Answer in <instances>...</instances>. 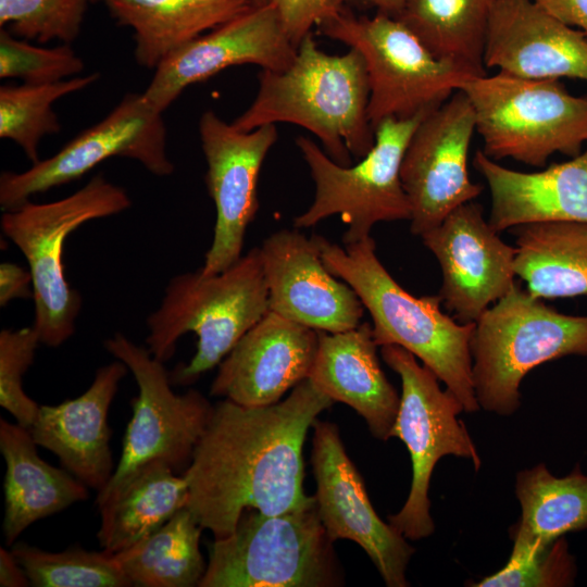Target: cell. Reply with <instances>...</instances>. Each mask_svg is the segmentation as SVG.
Segmentation results:
<instances>
[{
    "instance_id": "obj_23",
    "label": "cell",
    "mask_w": 587,
    "mask_h": 587,
    "mask_svg": "<svg viewBox=\"0 0 587 587\" xmlns=\"http://www.w3.org/2000/svg\"><path fill=\"white\" fill-rule=\"evenodd\" d=\"M473 166L488 185V223L498 233L537 222L587 223V149L529 173L508 168L477 150Z\"/></svg>"
},
{
    "instance_id": "obj_9",
    "label": "cell",
    "mask_w": 587,
    "mask_h": 587,
    "mask_svg": "<svg viewBox=\"0 0 587 587\" xmlns=\"http://www.w3.org/2000/svg\"><path fill=\"white\" fill-rule=\"evenodd\" d=\"M315 28L361 53L373 129L386 118L405 120L434 111L475 76L435 57L402 22L380 12L357 16L344 8Z\"/></svg>"
},
{
    "instance_id": "obj_39",
    "label": "cell",
    "mask_w": 587,
    "mask_h": 587,
    "mask_svg": "<svg viewBox=\"0 0 587 587\" xmlns=\"http://www.w3.org/2000/svg\"><path fill=\"white\" fill-rule=\"evenodd\" d=\"M33 298V280L29 271L11 262L0 265V305L5 307L17 298Z\"/></svg>"
},
{
    "instance_id": "obj_10",
    "label": "cell",
    "mask_w": 587,
    "mask_h": 587,
    "mask_svg": "<svg viewBox=\"0 0 587 587\" xmlns=\"http://www.w3.org/2000/svg\"><path fill=\"white\" fill-rule=\"evenodd\" d=\"M427 114L382 121L374 129L372 149L349 166L336 163L312 139L298 137L296 145L310 170L315 193L311 205L295 217V227H312L339 215L348 226L342 242L349 245L370 237L379 222L410 221L411 204L400 167L413 133Z\"/></svg>"
},
{
    "instance_id": "obj_26",
    "label": "cell",
    "mask_w": 587,
    "mask_h": 587,
    "mask_svg": "<svg viewBox=\"0 0 587 587\" xmlns=\"http://www.w3.org/2000/svg\"><path fill=\"white\" fill-rule=\"evenodd\" d=\"M134 30L135 59L155 70L168 55L249 10L251 0H103Z\"/></svg>"
},
{
    "instance_id": "obj_27",
    "label": "cell",
    "mask_w": 587,
    "mask_h": 587,
    "mask_svg": "<svg viewBox=\"0 0 587 587\" xmlns=\"http://www.w3.org/2000/svg\"><path fill=\"white\" fill-rule=\"evenodd\" d=\"M188 500L184 475L162 461L147 463L98 504L100 546L109 554L130 547L187 507Z\"/></svg>"
},
{
    "instance_id": "obj_16",
    "label": "cell",
    "mask_w": 587,
    "mask_h": 587,
    "mask_svg": "<svg viewBox=\"0 0 587 587\" xmlns=\"http://www.w3.org/2000/svg\"><path fill=\"white\" fill-rule=\"evenodd\" d=\"M312 444L314 497L329 540L354 541L366 552L388 587L409 586L405 573L415 549L375 512L338 427L316 420Z\"/></svg>"
},
{
    "instance_id": "obj_35",
    "label": "cell",
    "mask_w": 587,
    "mask_h": 587,
    "mask_svg": "<svg viewBox=\"0 0 587 587\" xmlns=\"http://www.w3.org/2000/svg\"><path fill=\"white\" fill-rule=\"evenodd\" d=\"M84 67L70 43L37 47L0 29L1 78H18L29 85L53 84L77 76Z\"/></svg>"
},
{
    "instance_id": "obj_8",
    "label": "cell",
    "mask_w": 587,
    "mask_h": 587,
    "mask_svg": "<svg viewBox=\"0 0 587 587\" xmlns=\"http://www.w3.org/2000/svg\"><path fill=\"white\" fill-rule=\"evenodd\" d=\"M342 583L316 500L266 515L249 509L235 530L214 538L199 587H329Z\"/></svg>"
},
{
    "instance_id": "obj_1",
    "label": "cell",
    "mask_w": 587,
    "mask_h": 587,
    "mask_svg": "<svg viewBox=\"0 0 587 587\" xmlns=\"http://www.w3.org/2000/svg\"><path fill=\"white\" fill-rule=\"evenodd\" d=\"M333 402L310 378L270 405L217 402L183 474L199 525L223 538L246 510L275 515L313 503L303 490V445Z\"/></svg>"
},
{
    "instance_id": "obj_6",
    "label": "cell",
    "mask_w": 587,
    "mask_h": 587,
    "mask_svg": "<svg viewBox=\"0 0 587 587\" xmlns=\"http://www.w3.org/2000/svg\"><path fill=\"white\" fill-rule=\"evenodd\" d=\"M469 98L490 159L542 167L554 153L575 157L587 142V98L559 79H529L498 72L467 78Z\"/></svg>"
},
{
    "instance_id": "obj_36",
    "label": "cell",
    "mask_w": 587,
    "mask_h": 587,
    "mask_svg": "<svg viewBox=\"0 0 587 587\" xmlns=\"http://www.w3.org/2000/svg\"><path fill=\"white\" fill-rule=\"evenodd\" d=\"M576 563L561 537L532 553L511 552L498 572L469 586L475 587H564L574 585Z\"/></svg>"
},
{
    "instance_id": "obj_2",
    "label": "cell",
    "mask_w": 587,
    "mask_h": 587,
    "mask_svg": "<svg viewBox=\"0 0 587 587\" xmlns=\"http://www.w3.org/2000/svg\"><path fill=\"white\" fill-rule=\"evenodd\" d=\"M257 95L232 123L242 132L290 123L315 135L336 163L349 166L350 154L362 159L373 147L369 120L370 87L364 60L355 49L344 54L322 51L313 33L284 71L261 70Z\"/></svg>"
},
{
    "instance_id": "obj_28",
    "label": "cell",
    "mask_w": 587,
    "mask_h": 587,
    "mask_svg": "<svg viewBox=\"0 0 587 587\" xmlns=\"http://www.w3.org/2000/svg\"><path fill=\"white\" fill-rule=\"evenodd\" d=\"M520 521L510 529L512 552L532 553L573 532L587 529V475L579 466L552 475L544 463L516 474Z\"/></svg>"
},
{
    "instance_id": "obj_34",
    "label": "cell",
    "mask_w": 587,
    "mask_h": 587,
    "mask_svg": "<svg viewBox=\"0 0 587 587\" xmlns=\"http://www.w3.org/2000/svg\"><path fill=\"white\" fill-rule=\"evenodd\" d=\"M88 1L0 0V26L27 41L71 43L80 33Z\"/></svg>"
},
{
    "instance_id": "obj_25",
    "label": "cell",
    "mask_w": 587,
    "mask_h": 587,
    "mask_svg": "<svg viewBox=\"0 0 587 587\" xmlns=\"http://www.w3.org/2000/svg\"><path fill=\"white\" fill-rule=\"evenodd\" d=\"M28 428L0 420V451L5 462L3 536L8 546L33 523L88 498L87 486L37 453Z\"/></svg>"
},
{
    "instance_id": "obj_42",
    "label": "cell",
    "mask_w": 587,
    "mask_h": 587,
    "mask_svg": "<svg viewBox=\"0 0 587 587\" xmlns=\"http://www.w3.org/2000/svg\"><path fill=\"white\" fill-rule=\"evenodd\" d=\"M340 1L344 4L346 2H352V1L363 2V3L374 7L377 10V12L395 17L401 11L405 0H340Z\"/></svg>"
},
{
    "instance_id": "obj_18",
    "label": "cell",
    "mask_w": 587,
    "mask_h": 587,
    "mask_svg": "<svg viewBox=\"0 0 587 587\" xmlns=\"http://www.w3.org/2000/svg\"><path fill=\"white\" fill-rule=\"evenodd\" d=\"M296 55L297 48L286 35L278 10L271 1L251 7L173 52L154 70L141 93L163 113L187 87L227 67L254 64L279 72L287 70Z\"/></svg>"
},
{
    "instance_id": "obj_7",
    "label": "cell",
    "mask_w": 587,
    "mask_h": 587,
    "mask_svg": "<svg viewBox=\"0 0 587 587\" xmlns=\"http://www.w3.org/2000/svg\"><path fill=\"white\" fill-rule=\"evenodd\" d=\"M130 207L127 192L93 176L84 187L60 200L3 211L1 229L25 257L33 280L34 328L40 342L59 347L75 332L82 297L65 276L63 249L71 233L86 222L118 214Z\"/></svg>"
},
{
    "instance_id": "obj_40",
    "label": "cell",
    "mask_w": 587,
    "mask_h": 587,
    "mask_svg": "<svg viewBox=\"0 0 587 587\" xmlns=\"http://www.w3.org/2000/svg\"><path fill=\"white\" fill-rule=\"evenodd\" d=\"M562 23L577 28L587 37V0H533Z\"/></svg>"
},
{
    "instance_id": "obj_12",
    "label": "cell",
    "mask_w": 587,
    "mask_h": 587,
    "mask_svg": "<svg viewBox=\"0 0 587 587\" xmlns=\"http://www.w3.org/2000/svg\"><path fill=\"white\" fill-rule=\"evenodd\" d=\"M104 347L133 373L139 394L133 402L120 462L98 491L97 505L147 463L162 461L174 471L186 470L214 407L198 390L175 394L163 362L123 334L108 338Z\"/></svg>"
},
{
    "instance_id": "obj_13",
    "label": "cell",
    "mask_w": 587,
    "mask_h": 587,
    "mask_svg": "<svg viewBox=\"0 0 587 587\" xmlns=\"http://www.w3.org/2000/svg\"><path fill=\"white\" fill-rule=\"evenodd\" d=\"M114 157L138 161L150 173L167 176L174 165L166 152L162 112L142 93H128L100 122L83 130L55 154L24 172H2L0 207L13 210L30 197L76 180Z\"/></svg>"
},
{
    "instance_id": "obj_43",
    "label": "cell",
    "mask_w": 587,
    "mask_h": 587,
    "mask_svg": "<svg viewBox=\"0 0 587 587\" xmlns=\"http://www.w3.org/2000/svg\"><path fill=\"white\" fill-rule=\"evenodd\" d=\"M272 0H251V3L252 5L254 7H260V5H264L268 2H271Z\"/></svg>"
},
{
    "instance_id": "obj_24",
    "label": "cell",
    "mask_w": 587,
    "mask_h": 587,
    "mask_svg": "<svg viewBox=\"0 0 587 587\" xmlns=\"http://www.w3.org/2000/svg\"><path fill=\"white\" fill-rule=\"evenodd\" d=\"M377 347L367 322L345 332H319L309 378L334 402H342L360 414L375 438L387 440L400 397L379 365Z\"/></svg>"
},
{
    "instance_id": "obj_3",
    "label": "cell",
    "mask_w": 587,
    "mask_h": 587,
    "mask_svg": "<svg viewBox=\"0 0 587 587\" xmlns=\"http://www.w3.org/2000/svg\"><path fill=\"white\" fill-rule=\"evenodd\" d=\"M327 270L359 296L373 321L377 346L410 351L445 383L465 412L479 410L473 385L474 324H462L441 309L436 296L414 297L388 273L370 236L341 247L316 235Z\"/></svg>"
},
{
    "instance_id": "obj_15",
    "label": "cell",
    "mask_w": 587,
    "mask_h": 587,
    "mask_svg": "<svg viewBox=\"0 0 587 587\" xmlns=\"http://www.w3.org/2000/svg\"><path fill=\"white\" fill-rule=\"evenodd\" d=\"M199 134L208 167L204 180L216 211L213 239L199 270L213 275L241 258L247 227L260 207V171L278 134L275 124L239 130L212 110L201 115Z\"/></svg>"
},
{
    "instance_id": "obj_32",
    "label": "cell",
    "mask_w": 587,
    "mask_h": 587,
    "mask_svg": "<svg viewBox=\"0 0 587 587\" xmlns=\"http://www.w3.org/2000/svg\"><path fill=\"white\" fill-rule=\"evenodd\" d=\"M98 78L99 74L92 73L53 84L2 85L0 137L15 142L33 164L38 162L41 139L61 129L53 103L64 96L85 89Z\"/></svg>"
},
{
    "instance_id": "obj_5",
    "label": "cell",
    "mask_w": 587,
    "mask_h": 587,
    "mask_svg": "<svg viewBox=\"0 0 587 587\" xmlns=\"http://www.w3.org/2000/svg\"><path fill=\"white\" fill-rule=\"evenodd\" d=\"M479 408L510 416L520 386L535 367L563 357H587V315H570L519 285L476 321L471 342Z\"/></svg>"
},
{
    "instance_id": "obj_21",
    "label": "cell",
    "mask_w": 587,
    "mask_h": 587,
    "mask_svg": "<svg viewBox=\"0 0 587 587\" xmlns=\"http://www.w3.org/2000/svg\"><path fill=\"white\" fill-rule=\"evenodd\" d=\"M484 65L523 78L587 83V37L533 0H496Z\"/></svg>"
},
{
    "instance_id": "obj_19",
    "label": "cell",
    "mask_w": 587,
    "mask_h": 587,
    "mask_svg": "<svg viewBox=\"0 0 587 587\" xmlns=\"http://www.w3.org/2000/svg\"><path fill=\"white\" fill-rule=\"evenodd\" d=\"M270 311L319 332L361 324L364 305L355 291L325 266L316 235L294 229L271 234L260 247Z\"/></svg>"
},
{
    "instance_id": "obj_44",
    "label": "cell",
    "mask_w": 587,
    "mask_h": 587,
    "mask_svg": "<svg viewBox=\"0 0 587 587\" xmlns=\"http://www.w3.org/2000/svg\"><path fill=\"white\" fill-rule=\"evenodd\" d=\"M98 1H103V0H90V2H92V3H96Z\"/></svg>"
},
{
    "instance_id": "obj_30",
    "label": "cell",
    "mask_w": 587,
    "mask_h": 587,
    "mask_svg": "<svg viewBox=\"0 0 587 587\" xmlns=\"http://www.w3.org/2000/svg\"><path fill=\"white\" fill-rule=\"evenodd\" d=\"M496 0H405L396 18L438 59L486 74L484 51Z\"/></svg>"
},
{
    "instance_id": "obj_31",
    "label": "cell",
    "mask_w": 587,
    "mask_h": 587,
    "mask_svg": "<svg viewBox=\"0 0 587 587\" xmlns=\"http://www.w3.org/2000/svg\"><path fill=\"white\" fill-rule=\"evenodd\" d=\"M202 529L185 507L159 528L112 555L133 586H199L207 567L199 546Z\"/></svg>"
},
{
    "instance_id": "obj_4",
    "label": "cell",
    "mask_w": 587,
    "mask_h": 587,
    "mask_svg": "<svg viewBox=\"0 0 587 587\" xmlns=\"http://www.w3.org/2000/svg\"><path fill=\"white\" fill-rule=\"evenodd\" d=\"M268 311L261 251L253 248L221 273L203 275L197 270L173 277L160 307L147 320V348L164 363L174 355L178 339L195 333V355L170 373L172 384L189 385L218 366Z\"/></svg>"
},
{
    "instance_id": "obj_29",
    "label": "cell",
    "mask_w": 587,
    "mask_h": 587,
    "mask_svg": "<svg viewBox=\"0 0 587 587\" xmlns=\"http://www.w3.org/2000/svg\"><path fill=\"white\" fill-rule=\"evenodd\" d=\"M516 276L540 299L587 296V223L537 222L511 228Z\"/></svg>"
},
{
    "instance_id": "obj_11",
    "label": "cell",
    "mask_w": 587,
    "mask_h": 587,
    "mask_svg": "<svg viewBox=\"0 0 587 587\" xmlns=\"http://www.w3.org/2000/svg\"><path fill=\"white\" fill-rule=\"evenodd\" d=\"M385 363L401 378L400 405L390 437L404 442L412 461L409 496L388 523L407 539L430 536L435 524L430 516L429 482L437 462L445 455L469 459L476 471L480 458L470 434L458 415L464 411L459 398L442 390L439 378L416 357L396 345L382 346Z\"/></svg>"
},
{
    "instance_id": "obj_14",
    "label": "cell",
    "mask_w": 587,
    "mask_h": 587,
    "mask_svg": "<svg viewBox=\"0 0 587 587\" xmlns=\"http://www.w3.org/2000/svg\"><path fill=\"white\" fill-rule=\"evenodd\" d=\"M475 113L458 90L419 124L405 149L400 178L411 204L410 230L422 236L458 207L473 201L480 184L469 175Z\"/></svg>"
},
{
    "instance_id": "obj_41",
    "label": "cell",
    "mask_w": 587,
    "mask_h": 587,
    "mask_svg": "<svg viewBox=\"0 0 587 587\" xmlns=\"http://www.w3.org/2000/svg\"><path fill=\"white\" fill-rule=\"evenodd\" d=\"M29 579L11 551L0 549V586L25 587L29 586Z\"/></svg>"
},
{
    "instance_id": "obj_22",
    "label": "cell",
    "mask_w": 587,
    "mask_h": 587,
    "mask_svg": "<svg viewBox=\"0 0 587 587\" xmlns=\"http://www.w3.org/2000/svg\"><path fill=\"white\" fill-rule=\"evenodd\" d=\"M128 367L117 360L98 369L89 388L57 405H40L28 428L87 487L100 491L114 473L108 425L110 405Z\"/></svg>"
},
{
    "instance_id": "obj_33",
    "label": "cell",
    "mask_w": 587,
    "mask_h": 587,
    "mask_svg": "<svg viewBox=\"0 0 587 587\" xmlns=\"http://www.w3.org/2000/svg\"><path fill=\"white\" fill-rule=\"evenodd\" d=\"M11 552L35 587H128L130 580L112 554L70 548L48 552L24 542Z\"/></svg>"
},
{
    "instance_id": "obj_20",
    "label": "cell",
    "mask_w": 587,
    "mask_h": 587,
    "mask_svg": "<svg viewBox=\"0 0 587 587\" xmlns=\"http://www.w3.org/2000/svg\"><path fill=\"white\" fill-rule=\"evenodd\" d=\"M319 330L268 311L218 364L210 394L246 407L276 403L309 378Z\"/></svg>"
},
{
    "instance_id": "obj_37",
    "label": "cell",
    "mask_w": 587,
    "mask_h": 587,
    "mask_svg": "<svg viewBox=\"0 0 587 587\" xmlns=\"http://www.w3.org/2000/svg\"><path fill=\"white\" fill-rule=\"evenodd\" d=\"M39 344L34 326L0 333V404L26 428L33 425L40 405L25 394L23 376Z\"/></svg>"
},
{
    "instance_id": "obj_38",
    "label": "cell",
    "mask_w": 587,
    "mask_h": 587,
    "mask_svg": "<svg viewBox=\"0 0 587 587\" xmlns=\"http://www.w3.org/2000/svg\"><path fill=\"white\" fill-rule=\"evenodd\" d=\"M279 13L286 35L298 49L302 39L323 21L338 14L340 0H272Z\"/></svg>"
},
{
    "instance_id": "obj_17",
    "label": "cell",
    "mask_w": 587,
    "mask_h": 587,
    "mask_svg": "<svg viewBox=\"0 0 587 587\" xmlns=\"http://www.w3.org/2000/svg\"><path fill=\"white\" fill-rule=\"evenodd\" d=\"M441 271L438 296L462 324H474L515 285L516 248L505 243L479 203L467 202L421 236Z\"/></svg>"
}]
</instances>
